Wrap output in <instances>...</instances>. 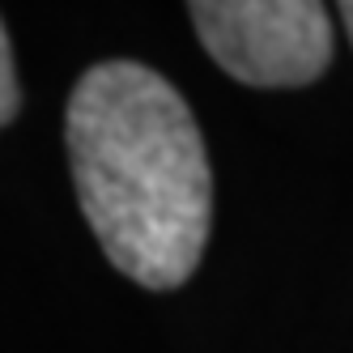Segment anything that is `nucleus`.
Segmentation results:
<instances>
[{
	"mask_svg": "<svg viewBox=\"0 0 353 353\" xmlns=\"http://www.w3.org/2000/svg\"><path fill=\"white\" fill-rule=\"evenodd\" d=\"M68 170L103 256L145 290H179L213 221V170L188 98L137 60L81 72L64 111Z\"/></svg>",
	"mask_w": 353,
	"mask_h": 353,
	"instance_id": "nucleus-1",
	"label": "nucleus"
},
{
	"mask_svg": "<svg viewBox=\"0 0 353 353\" xmlns=\"http://www.w3.org/2000/svg\"><path fill=\"white\" fill-rule=\"evenodd\" d=\"M192 26L234 81L311 85L332 64V17L319 0H196Z\"/></svg>",
	"mask_w": 353,
	"mask_h": 353,
	"instance_id": "nucleus-2",
	"label": "nucleus"
},
{
	"mask_svg": "<svg viewBox=\"0 0 353 353\" xmlns=\"http://www.w3.org/2000/svg\"><path fill=\"white\" fill-rule=\"evenodd\" d=\"M21 107V85H17V68H13V47L5 34V17H0V128L17 119Z\"/></svg>",
	"mask_w": 353,
	"mask_h": 353,
	"instance_id": "nucleus-3",
	"label": "nucleus"
},
{
	"mask_svg": "<svg viewBox=\"0 0 353 353\" xmlns=\"http://www.w3.org/2000/svg\"><path fill=\"white\" fill-rule=\"evenodd\" d=\"M341 17H345V30H349V43H353V0L341 5Z\"/></svg>",
	"mask_w": 353,
	"mask_h": 353,
	"instance_id": "nucleus-4",
	"label": "nucleus"
}]
</instances>
